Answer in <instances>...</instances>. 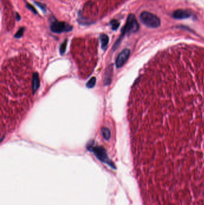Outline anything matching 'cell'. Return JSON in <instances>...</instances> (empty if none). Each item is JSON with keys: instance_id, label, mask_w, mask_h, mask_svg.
<instances>
[{"instance_id": "5bb4252c", "label": "cell", "mask_w": 204, "mask_h": 205, "mask_svg": "<svg viewBox=\"0 0 204 205\" xmlns=\"http://www.w3.org/2000/svg\"><path fill=\"white\" fill-rule=\"evenodd\" d=\"M111 26H112V28L113 30H117L119 26V23L116 21V20H114L113 21L111 22Z\"/></svg>"}, {"instance_id": "7c38bea8", "label": "cell", "mask_w": 204, "mask_h": 205, "mask_svg": "<svg viewBox=\"0 0 204 205\" xmlns=\"http://www.w3.org/2000/svg\"><path fill=\"white\" fill-rule=\"evenodd\" d=\"M95 84H96V78L95 77H93L87 82L86 86L88 88H92L95 86Z\"/></svg>"}, {"instance_id": "8992f818", "label": "cell", "mask_w": 204, "mask_h": 205, "mask_svg": "<svg viewBox=\"0 0 204 205\" xmlns=\"http://www.w3.org/2000/svg\"><path fill=\"white\" fill-rule=\"evenodd\" d=\"M130 55V50L128 49H124L121 51L117 57L116 61V65L117 68H121L128 60Z\"/></svg>"}, {"instance_id": "5b68a950", "label": "cell", "mask_w": 204, "mask_h": 205, "mask_svg": "<svg viewBox=\"0 0 204 205\" xmlns=\"http://www.w3.org/2000/svg\"><path fill=\"white\" fill-rule=\"evenodd\" d=\"M52 31L55 33H61L64 32H69L71 31L72 27L66 23L55 22H53L50 26Z\"/></svg>"}, {"instance_id": "277c9868", "label": "cell", "mask_w": 204, "mask_h": 205, "mask_svg": "<svg viewBox=\"0 0 204 205\" xmlns=\"http://www.w3.org/2000/svg\"><path fill=\"white\" fill-rule=\"evenodd\" d=\"M138 28H139V25L135 19V16L132 14H131L128 16L126 24L123 29L121 36H124L125 34L127 33L136 32L138 30Z\"/></svg>"}, {"instance_id": "52a82bcc", "label": "cell", "mask_w": 204, "mask_h": 205, "mask_svg": "<svg viewBox=\"0 0 204 205\" xmlns=\"http://www.w3.org/2000/svg\"><path fill=\"white\" fill-rule=\"evenodd\" d=\"M191 15H192L191 12L187 10L179 9L173 13V17L177 19H186L191 17Z\"/></svg>"}, {"instance_id": "7a4b0ae2", "label": "cell", "mask_w": 204, "mask_h": 205, "mask_svg": "<svg viewBox=\"0 0 204 205\" xmlns=\"http://www.w3.org/2000/svg\"><path fill=\"white\" fill-rule=\"evenodd\" d=\"M87 149L94 153L95 157L101 162L107 164L112 169H116L113 162L109 158L106 149L101 146H94L92 144L87 145Z\"/></svg>"}, {"instance_id": "9a60e30c", "label": "cell", "mask_w": 204, "mask_h": 205, "mask_svg": "<svg viewBox=\"0 0 204 205\" xmlns=\"http://www.w3.org/2000/svg\"><path fill=\"white\" fill-rule=\"evenodd\" d=\"M23 33H24V29H23V28H21V29H20V30L17 31V33L15 35V37H16V38H19V37H21L22 36Z\"/></svg>"}, {"instance_id": "ba28073f", "label": "cell", "mask_w": 204, "mask_h": 205, "mask_svg": "<svg viewBox=\"0 0 204 205\" xmlns=\"http://www.w3.org/2000/svg\"><path fill=\"white\" fill-rule=\"evenodd\" d=\"M113 76V65H110L106 68L104 74V84L109 85L111 84V78Z\"/></svg>"}, {"instance_id": "8fae6325", "label": "cell", "mask_w": 204, "mask_h": 205, "mask_svg": "<svg viewBox=\"0 0 204 205\" xmlns=\"http://www.w3.org/2000/svg\"><path fill=\"white\" fill-rule=\"evenodd\" d=\"M101 134L103 137L104 138V139H106V140H108L111 136V133H110V130L108 129V128L102 127L101 128Z\"/></svg>"}, {"instance_id": "4fadbf2b", "label": "cell", "mask_w": 204, "mask_h": 205, "mask_svg": "<svg viewBox=\"0 0 204 205\" xmlns=\"http://www.w3.org/2000/svg\"><path fill=\"white\" fill-rule=\"evenodd\" d=\"M66 48H67V41H65L60 46V52L61 55L64 54L65 50H66Z\"/></svg>"}, {"instance_id": "2e32d148", "label": "cell", "mask_w": 204, "mask_h": 205, "mask_svg": "<svg viewBox=\"0 0 204 205\" xmlns=\"http://www.w3.org/2000/svg\"><path fill=\"white\" fill-rule=\"evenodd\" d=\"M62 2H75L77 1L78 0H59Z\"/></svg>"}, {"instance_id": "3957f363", "label": "cell", "mask_w": 204, "mask_h": 205, "mask_svg": "<svg viewBox=\"0 0 204 205\" xmlns=\"http://www.w3.org/2000/svg\"><path fill=\"white\" fill-rule=\"evenodd\" d=\"M141 21L145 25L150 28H156L160 25V21L159 18L153 13L143 12L140 14Z\"/></svg>"}, {"instance_id": "30bf717a", "label": "cell", "mask_w": 204, "mask_h": 205, "mask_svg": "<svg viewBox=\"0 0 204 205\" xmlns=\"http://www.w3.org/2000/svg\"><path fill=\"white\" fill-rule=\"evenodd\" d=\"M100 40H101V48L104 50L107 48L109 41L108 37L106 34H101L100 36Z\"/></svg>"}, {"instance_id": "6da1fadb", "label": "cell", "mask_w": 204, "mask_h": 205, "mask_svg": "<svg viewBox=\"0 0 204 205\" xmlns=\"http://www.w3.org/2000/svg\"><path fill=\"white\" fill-rule=\"evenodd\" d=\"M130 118L144 195L158 205H204V49L175 47L148 61Z\"/></svg>"}, {"instance_id": "9c48e42d", "label": "cell", "mask_w": 204, "mask_h": 205, "mask_svg": "<svg viewBox=\"0 0 204 205\" xmlns=\"http://www.w3.org/2000/svg\"><path fill=\"white\" fill-rule=\"evenodd\" d=\"M40 86V79L39 76L37 73H35L33 75V91L34 93H36Z\"/></svg>"}]
</instances>
